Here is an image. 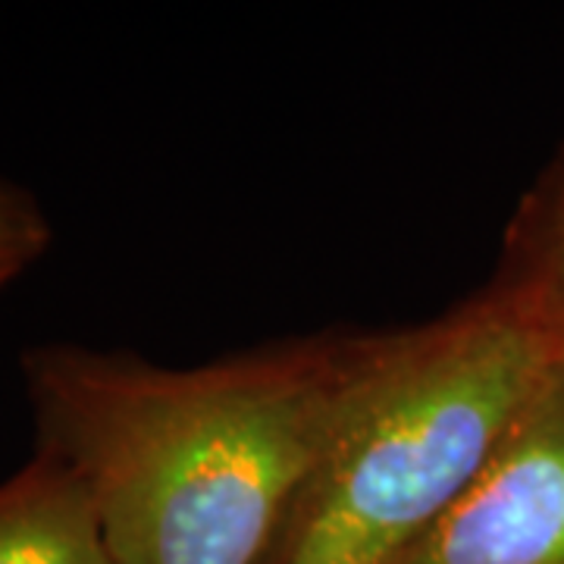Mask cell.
I'll return each instance as SVG.
<instances>
[{"mask_svg":"<svg viewBox=\"0 0 564 564\" xmlns=\"http://www.w3.org/2000/svg\"><path fill=\"white\" fill-rule=\"evenodd\" d=\"M51 245V223L39 202L10 182L0 180V267L22 273Z\"/></svg>","mask_w":564,"mask_h":564,"instance_id":"cell-6","label":"cell"},{"mask_svg":"<svg viewBox=\"0 0 564 564\" xmlns=\"http://www.w3.org/2000/svg\"><path fill=\"white\" fill-rule=\"evenodd\" d=\"M395 564H564V345L474 484Z\"/></svg>","mask_w":564,"mask_h":564,"instance_id":"cell-3","label":"cell"},{"mask_svg":"<svg viewBox=\"0 0 564 564\" xmlns=\"http://www.w3.org/2000/svg\"><path fill=\"white\" fill-rule=\"evenodd\" d=\"M361 336L198 367L44 343L22 355L39 448L85 486L117 564H263Z\"/></svg>","mask_w":564,"mask_h":564,"instance_id":"cell-1","label":"cell"},{"mask_svg":"<svg viewBox=\"0 0 564 564\" xmlns=\"http://www.w3.org/2000/svg\"><path fill=\"white\" fill-rule=\"evenodd\" d=\"M0 564H117L85 486L51 452L0 484Z\"/></svg>","mask_w":564,"mask_h":564,"instance_id":"cell-4","label":"cell"},{"mask_svg":"<svg viewBox=\"0 0 564 564\" xmlns=\"http://www.w3.org/2000/svg\"><path fill=\"white\" fill-rule=\"evenodd\" d=\"M17 276H20V273H13V270H3V267H0V289H3L7 282L17 280Z\"/></svg>","mask_w":564,"mask_h":564,"instance_id":"cell-7","label":"cell"},{"mask_svg":"<svg viewBox=\"0 0 564 564\" xmlns=\"http://www.w3.org/2000/svg\"><path fill=\"white\" fill-rule=\"evenodd\" d=\"M562 339L499 282L436 321L361 336L263 564H395L474 484Z\"/></svg>","mask_w":564,"mask_h":564,"instance_id":"cell-2","label":"cell"},{"mask_svg":"<svg viewBox=\"0 0 564 564\" xmlns=\"http://www.w3.org/2000/svg\"><path fill=\"white\" fill-rule=\"evenodd\" d=\"M564 343V144L527 192L496 280Z\"/></svg>","mask_w":564,"mask_h":564,"instance_id":"cell-5","label":"cell"}]
</instances>
